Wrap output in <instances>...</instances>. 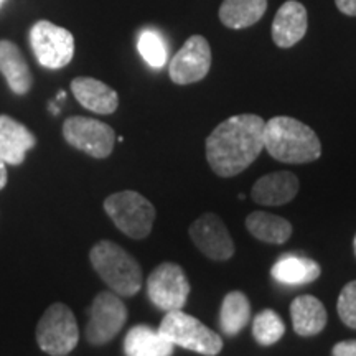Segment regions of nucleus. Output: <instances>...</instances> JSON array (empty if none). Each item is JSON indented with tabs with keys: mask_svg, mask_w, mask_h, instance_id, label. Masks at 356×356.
I'll use <instances>...</instances> for the list:
<instances>
[{
	"mask_svg": "<svg viewBox=\"0 0 356 356\" xmlns=\"http://www.w3.org/2000/svg\"><path fill=\"white\" fill-rule=\"evenodd\" d=\"M266 121L254 114H239L222 121L207 139V160L220 177L246 170L264 150Z\"/></svg>",
	"mask_w": 356,
	"mask_h": 356,
	"instance_id": "1",
	"label": "nucleus"
},
{
	"mask_svg": "<svg viewBox=\"0 0 356 356\" xmlns=\"http://www.w3.org/2000/svg\"><path fill=\"white\" fill-rule=\"evenodd\" d=\"M264 149L284 163H309L322 155V144L314 129L287 115L266 122Z\"/></svg>",
	"mask_w": 356,
	"mask_h": 356,
	"instance_id": "2",
	"label": "nucleus"
},
{
	"mask_svg": "<svg viewBox=\"0 0 356 356\" xmlns=\"http://www.w3.org/2000/svg\"><path fill=\"white\" fill-rule=\"evenodd\" d=\"M89 259L99 277L118 296L132 297L142 289L144 275L139 262L119 244L99 241L92 246Z\"/></svg>",
	"mask_w": 356,
	"mask_h": 356,
	"instance_id": "3",
	"label": "nucleus"
},
{
	"mask_svg": "<svg viewBox=\"0 0 356 356\" xmlns=\"http://www.w3.org/2000/svg\"><path fill=\"white\" fill-rule=\"evenodd\" d=\"M159 332L173 346H181L204 356H216L222 350V340L218 333L181 310L167 312Z\"/></svg>",
	"mask_w": 356,
	"mask_h": 356,
	"instance_id": "4",
	"label": "nucleus"
},
{
	"mask_svg": "<svg viewBox=\"0 0 356 356\" xmlns=\"http://www.w3.org/2000/svg\"><path fill=\"white\" fill-rule=\"evenodd\" d=\"M104 210L119 231L132 239H144L152 231L155 208L140 193L132 190L113 193L104 200Z\"/></svg>",
	"mask_w": 356,
	"mask_h": 356,
	"instance_id": "5",
	"label": "nucleus"
},
{
	"mask_svg": "<svg viewBox=\"0 0 356 356\" xmlns=\"http://www.w3.org/2000/svg\"><path fill=\"white\" fill-rule=\"evenodd\" d=\"M79 328L68 305L56 302L44 310L37 325V343L50 356H66L76 348Z\"/></svg>",
	"mask_w": 356,
	"mask_h": 356,
	"instance_id": "6",
	"label": "nucleus"
},
{
	"mask_svg": "<svg viewBox=\"0 0 356 356\" xmlns=\"http://www.w3.org/2000/svg\"><path fill=\"white\" fill-rule=\"evenodd\" d=\"M30 44L33 55L43 68L61 70L74 55V38L70 30L51 22L40 20L30 30Z\"/></svg>",
	"mask_w": 356,
	"mask_h": 356,
	"instance_id": "7",
	"label": "nucleus"
},
{
	"mask_svg": "<svg viewBox=\"0 0 356 356\" xmlns=\"http://www.w3.org/2000/svg\"><path fill=\"white\" fill-rule=\"evenodd\" d=\"M188 293L190 282L185 270L175 262L157 266L147 279V296L157 309L163 312L184 309Z\"/></svg>",
	"mask_w": 356,
	"mask_h": 356,
	"instance_id": "8",
	"label": "nucleus"
},
{
	"mask_svg": "<svg viewBox=\"0 0 356 356\" xmlns=\"http://www.w3.org/2000/svg\"><path fill=\"white\" fill-rule=\"evenodd\" d=\"M127 320V309L118 293L99 292L89 307L86 340L91 345L109 343L122 330Z\"/></svg>",
	"mask_w": 356,
	"mask_h": 356,
	"instance_id": "9",
	"label": "nucleus"
},
{
	"mask_svg": "<svg viewBox=\"0 0 356 356\" xmlns=\"http://www.w3.org/2000/svg\"><path fill=\"white\" fill-rule=\"evenodd\" d=\"M63 137L70 145L95 159H106L113 154L115 132L97 119L73 115L63 124Z\"/></svg>",
	"mask_w": 356,
	"mask_h": 356,
	"instance_id": "10",
	"label": "nucleus"
},
{
	"mask_svg": "<svg viewBox=\"0 0 356 356\" xmlns=\"http://www.w3.org/2000/svg\"><path fill=\"white\" fill-rule=\"evenodd\" d=\"M211 66V48L207 38L193 35L173 56L170 68L172 81L175 84H191L202 81Z\"/></svg>",
	"mask_w": 356,
	"mask_h": 356,
	"instance_id": "11",
	"label": "nucleus"
},
{
	"mask_svg": "<svg viewBox=\"0 0 356 356\" xmlns=\"http://www.w3.org/2000/svg\"><path fill=\"white\" fill-rule=\"evenodd\" d=\"M190 238L213 261H228L234 254V243L228 228L215 213H204L191 222Z\"/></svg>",
	"mask_w": 356,
	"mask_h": 356,
	"instance_id": "12",
	"label": "nucleus"
},
{
	"mask_svg": "<svg viewBox=\"0 0 356 356\" xmlns=\"http://www.w3.org/2000/svg\"><path fill=\"white\" fill-rule=\"evenodd\" d=\"M309 26L307 8L297 0H287L275 13L273 22V40L280 48H291L304 38Z\"/></svg>",
	"mask_w": 356,
	"mask_h": 356,
	"instance_id": "13",
	"label": "nucleus"
},
{
	"mask_svg": "<svg viewBox=\"0 0 356 356\" xmlns=\"http://www.w3.org/2000/svg\"><path fill=\"white\" fill-rule=\"evenodd\" d=\"M37 145V137L24 124L10 118L0 115V159L8 165H20Z\"/></svg>",
	"mask_w": 356,
	"mask_h": 356,
	"instance_id": "14",
	"label": "nucleus"
},
{
	"mask_svg": "<svg viewBox=\"0 0 356 356\" xmlns=\"http://www.w3.org/2000/svg\"><path fill=\"white\" fill-rule=\"evenodd\" d=\"M299 193V180L292 172H274L261 177L251 190L256 203L264 207H280L292 202Z\"/></svg>",
	"mask_w": 356,
	"mask_h": 356,
	"instance_id": "15",
	"label": "nucleus"
},
{
	"mask_svg": "<svg viewBox=\"0 0 356 356\" xmlns=\"http://www.w3.org/2000/svg\"><path fill=\"white\" fill-rule=\"evenodd\" d=\"M71 91L83 108L96 114H113L119 106L118 92L99 79L74 78Z\"/></svg>",
	"mask_w": 356,
	"mask_h": 356,
	"instance_id": "16",
	"label": "nucleus"
},
{
	"mask_svg": "<svg viewBox=\"0 0 356 356\" xmlns=\"http://www.w3.org/2000/svg\"><path fill=\"white\" fill-rule=\"evenodd\" d=\"M0 73L15 95L24 96L32 89V73L20 48L8 40H0Z\"/></svg>",
	"mask_w": 356,
	"mask_h": 356,
	"instance_id": "17",
	"label": "nucleus"
},
{
	"mask_svg": "<svg viewBox=\"0 0 356 356\" xmlns=\"http://www.w3.org/2000/svg\"><path fill=\"white\" fill-rule=\"evenodd\" d=\"M322 274V267L310 257L297 254H284L270 269V275L286 286H305L317 280Z\"/></svg>",
	"mask_w": 356,
	"mask_h": 356,
	"instance_id": "18",
	"label": "nucleus"
},
{
	"mask_svg": "<svg viewBox=\"0 0 356 356\" xmlns=\"http://www.w3.org/2000/svg\"><path fill=\"white\" fill-rule=\"evenodd\" d=\"M173 350L175 346L149 325H136L124 338L126 356H172Z\"/></svg>",
	"mask_w": 356,
	"mask_h": 356,
	"instance_id": "19",
	"label": "nucleus"
},
{
	"mask_svg": "<svg viewBox=\"0 0 356 356\" xmlns=\"http://www.w3.org/2000/svg\"><path fill=\"white\" fill-rule=\"evenodd\" d=\"M293 330L300 337L318 335L327 325V310L314 296H299L291 305Z\"/></svg>",
	"mask_w": 356,
	"mask_h": 356,
	"instance_id": "20",
	"label": "nucleus"
},
{
	"mask_svg": "<svg viewBox=\"0 0 356 356\" xmlns=\"http://www.w3.org/2000/svg\"><path fill=\"white\" fill-rule=\"evenodd\" d=\"M267 10V0H225L220 7V20L228 29H248L257 24Z\"/></svg>",
	"mask_w": 356,
	"mask_h": 356,
	"instance_id": "21",
	"label": "nucleus"
},
{
	"mask_svg": "<svg viewBox=\"0 0 356 356\" xmlns=\"http://www.w3.org/2000/svg\"><path fill=\"white\" fill-rule=\"evenodd\" d=\"M246 228L259 241L269 244H284L292 236V225L286 218L254 211L246 218Z\"/></svg>",
	"mask_w": 356,
	"mask_h": 356,
	"instance_id": "22",
	"label": "nucleus"
},
{
	"mask_svg": "<svg viewBox=\"0 0 356 356\" xmlns=\"http://www.w3.org/2000/svg\"><path fill=\"white\" fill-rule=\"evenodd\" d=\"M251 320V304L243 292L226 293L220 310V327L225 335L234 337Z\"/></svg>",
	"mask_w": 356,
	"mask_h": 356,
	"instance_id": "23",
	"label": "nucleus"
},
{
	"mask_svg": "<svg viewBox=\"0 0 356 356\" xmlns=\"http://www.w3.org/2000/svg\"><path fill=\"white\" fill-rule=\"evenodd\" d=\"M286 333V325L279 317L277 312L267 309L262 310L254 317L252 322V337L262 346H270L277 343Z\"/></svg>",
	"mask_w": 356,
	"mask_h": 356,
	"instance_id": "24",
	"label": "nucleus"
},
{
	"mask_svg": "<svg viewBox=\"0 0 356 356\" xmlns=\"http://www.w3.org/2000/svg\"><path fill=\"white\" fill-rule=\"evenodd\" d=\"M137 50L144 58L145 63L152 68H163L167 63V44L155 30H144L137 40Z\"/></svg>",
	"mask_w": 356,
	"mask_h": 356,
	"instance_id": "25",
	"label": "nucleus"
},
{
	"mask_svg": "<svg viewBox=\"0 0 356 356\" xmlns=\"http://www.w3.org/2000/svg\"><path fill=\"white\" fill-rule=\"evenodd\" d=\"M337 310L346 327L356 328V280H351L341 289Z\"/></svg>",
	"mask_w": 356,
	"mask_h": 356,
	"instance_id": "26",
	"label": "nucleus"
},
{
	"mask_svg": "<svg viewBox=\"0 0 356 356\" xmlns=\"http://www.w3.org/2000/svg\"><path fill=\"white\" fill-rule=\"evenodd\" d=\"M333 356H356V340L340 341L333 346Z\"/></svg>",
	"mask_w": 356,
	"mask_h": 356,
	"instance_id": "27",
	"label": "nucleus"
},
{
	"mask_svg": "<svg viewBox=\"0 0 356 356\" xmlns=\"http://www.w3.org/2000/svg\"><path fill=\"white\" fill-rule=\"evenodd\" d=\"M338 10L343 12L345 15L356 17V0H335Z\"/></svg>",
	"mask_w": 356,
	"mask_h": 356,
	"instance_id": "28",
	"label": "nucleus"
},
{
	"mask_svg": "<svg viewBox=\"0 0 356 356\" xmlns=\"http://www.w3.org/2000/svg\"><path fill=\"white\" fill-rule=\"evenodd\" d=\"M8 180V173H7V163L0 159V190L6 188Z\"/></svg>",
	"mask_w": 356,
	"mask_h": 356,
	"instance_id": "29",
	"label": "nucleus"
},
{
	"mask_svg": "<svg viewBox=\"0 0 356 356\" xmlns=\"http://www.w3.org/2000/svg\"><path fill=\"white\" fill-rule=\"evenodd\" d=\"M353 246H355V254H356V236H355V243H353Z\"/></svg>",
	"mask_w": 356,
	"mask_h": 356,
	"instance_id": "30",
	"label": "nucleus"
},
{
	"mask_svg": "<svg viewBox=\"0 0 356 356\" xmlns=\"http://www.w3.org/2000/svg\"><path fill=\"white\" fill-rule=\"evenodd\" d=\"M3 2H6V0H0V7H2V3H3Z\"/></svg>",
	"mask_w": 356,
	"mask_h": 356,
	"instance_id": "31",
	"label": "nucleus"
}]
</instances>
